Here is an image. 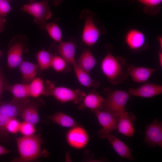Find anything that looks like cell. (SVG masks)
<instances>
[{
  "mask_svg": "<svg viewBox=\"0 0 162 162\" xmlns=\"http://www.w3.org/2000/svg\"><path fill=\"white\" fill-rule=\"evenodd\" d=\"M15 140L20 157L13 160L14 161L33 162L40 158L49 156L48 152L41 148L43 141L40 134L22 136L16 138Z\"/></svg>",
  "mask_w": 162,
  "mask_h": 162,
  "instance_id": "obj_1",
  "label": "cell"
},
{
  "mask_svg": "<svg viewBox=\"0 0 162 162\" xmlns=\"http://www.w3.org/2000/svg\"><path fill=\"white\" fill-rule=\"evenodd\" d=\"M128 65L123 58L114 56L108 51L101 62L100 68L108 81L116 85L128 79Z\"/></svg>",
  "mask_w": 162,
  "mask_h": 162,
  "instance_id": "obj_2",
  "label": "cell"
},
{
  "mask_svg": "<svg viewBox=\"0 0 162 162\" xmlns=\"http://www.w3.org/2000/svg\"><path fill=\"white\" fill-rule=\"evenodd\" d=\"M44 84L45 95L52 96L61 103L73 102L80 104L86 95L84 92L79 89L73 90L64 87H56L54 84L50 81H46Z\"/></svg>",
  "mask_w": 162,
  "mask_h": 162,
  "instance_id": "obj_3",
  "label": "cell"
},
{
  "mask_svg": "<svg viewBox=\"0 0 162 162\" xmlns=\"http://www.w3.org/2000/svg\"><path fill=\"white\" fill-rule=\"evenodd\" d=\"M106 95L104 99L103 109L118 116L125 111L126 105L130 98V94L125 91L114 90L110 88L104 90Z\"/></svg>",
  "mask_w": 162,
  "mask_h": 162,
  "instance_id": "obj_4",
  "label": "cell"
},
{
  "mask_svg": "<svg viewBox=\"0 0 162 162\" xmlns=\"http://www.w3.org/2000/svg\"><path fill=\"white\" fill-rule=\"evenodd\" d=\"M28 38L23 34L13 37L9 45L7 53V64L10 69L19 67L23 61V52L26 50Z\"/></svg>",
  "mask_w": 162,
  "mask_h": 162,
  "instance_id": "obj_5",
  "label": "cell"
},
{
  "mask_svg": "<svg viewBox=\"0 0 162 162\" xmlns=\"http://www.w3.org/2000/svg\"><path fill=\"white\" fill-rule=\"evenodd\" d=\"M80 18L85 23L82 35V41L88 46H92L97 42L100 35V30L95 23L93 13L86 9L82 10Z\"/></svg>",
  "mask_w": 162,
  "mask_h": 162,
  "instance_id": "obj_6",
  "label": "cell"
},
{
  "mask_svg": "<svg viewBox=\"0 0 162 162\" xmlns=\"http://www.w3.org/2000/svg\"><path fill=\"white\" fill-rule=\"evenodd\" d=\"M20 9L32 15L34 23L39 26L50 19L52 16L48 3L46 0L25 4L21 7Z\"/></svg>",
  "mask_w": 162,
  "mask_h": 162,
  "instance_id": "obj_7",
  "label": "cell"
},
{
  "mask_svg": "<svg viewBox=\"0 0 162 162\" xmlns=\"http://www.w3.org/2000/svg\"><path fill=\"white\" fill-rule=\"evenodd\" d=\"M124 40L128 47L134 52L144 50L148 46L144 33L136 29H131L127 32Z\"/></svg>",
  "mask_w": 162,
  "mask_h": 162,
  "instance_id": "obj_8",
  "label": "cell"
},
{
  "mask_svg": "<svg viewBox=\"0 0 162 162\" xmlns=\"http://www.w3.org/2000/svg\"><path fill=\"white\" fill-rule=\"evenodd\" d=\"M67 141L71 147L77 149L83 148L88 144L89 136L86 130L77 125L71 128L66 135Z\"/></svg>",
  "mask_w": 162,
  "mask_h": 162,
  "instance_id": "obj_9",
  "label": "cell"
},
{
  "mask_svg": "<svg viewBox=\"0 0 162 162\" xmlns=\"http://www.w3.org/2000/svg\"><path fill=\"white\" fill-rule=\"evenodd\" d=\"M98 134L101 139H107L115 151L121 157L134 160L130 148L116 136L103 129L98 131Z\"/></svg>",
  "mask_w": 162,
  "mask_h": 162,
  "instance_id": "obj_10",
  "label": "cell"
},
{
  "mask_svg": "<svg viewBox=\"0 0 162 162\" xmlns=\"http://www.w3.org/2000/svg\"><path fill=\"white\" fill-rule=\"evenodd\" d=\"M144 141L149 146L162 147V124L155 119L146 126Z\"/></svg>",
  "mask_w": 162,
  "mask_h": 162,
  "instance_id": "obj_11",
  "label": "cell"
},
{
  "mask_svg": "<svg viewBox=\"0 0 162 162\" xmlns=\"http://www.w3.org/2000/svg\"><path fill=\"white\" fill-rule=\"evenodd\" d=\"M27 98L23 100L13 99L10 101L0 104V113L10 118H17L31 101Z\"/></svg>",
  "mask_w": 162,
  "mask_h": 162,
  "instance_id": "obj_12",
  "label": "cell"
},
{
  "mask_svg": "<svg viewBox=\"0 0 162 162\" xmlns=\"http://www.w3.org/2000/svg\"><path fill=\"white\" fill-rule=\"evenodd\" d=\"M93 112L103 129L110 133L117 129L118 116L104 109H99Z\"/></svg>",
  "mask_w": 162,
  "mask_h": 162,
  "instance_id": "obj_13",
  "label": "cell"
},
{
  "mask_svg": "<svg viewBox=\"0 0 162 162\" xmlns=\"http://www.w3.org/2000/svg\"><path fill=\"white\" fill-rule=\"evenodd\" d=\"M129 93L134 96L151 98L162 93V86L154 83H145L138 87L130 88Z\"/></svg>",
  "mask_w": 162,
  "mask_h": 162,
  "instance_id": "obj_14",
  "label": "cell"
},
{
  "mask_svg": "<svg viewBox=\"0 0 162 162\" xmlns=\"http://www.w3.org/2000/svg\"><path fill=\"white\" fill-rule=\"evenodd\" d=\"M156 70L154 68L136 66L132 64L128 65L129 76L136 82L142 83L147 81Z\"/></svg>",
  "mask_w": 162,
  "mask_h": 162,
  "instance_id": "obj_15",
  "label": "cell"
},
{
  "mask_svg": "<svg viewBox=\"0 0 162 162\" xmlns=\"http://www.w3.org/2000/svg\"><path fill=\"white\" fill-rule=\"evenodd\" d=\"M104 99L94 91L85 95L78 108L80 110L88 108L93 112L99 109H103Z\"/></svg>",
  "mask_w": 162,
  "mask_h": 162,
  "instance_id": "obj_16",
  "label": "cell"
},
{
  "mask_svg": "<svg viewBox=\"0 0 162 162\" xmlns=\"http://www.w3.org/2000/svg\"><path fill=\"white\" fill-rule=\"evenodd\" d=\"M40 104L35 100H31L19 116L24 121L35 125L40 121L38 113V109Z\"/></svg>",
  "mask_w": 162,
  "mask_h": 162,
  "instance_id": "obj_17",
  "label": "cell"
},
{
  "mask_svg": "<svg viewBox=\"0 0 162 162\" xmlns=\"http://www.w3.org/2000/svg\"><path fill=\"white\" fill-rule=\"evenodd\" d=\"M126 111L118 117L117 128L119 133L128 137H132L135 131L133 126L132 117Z\"/></svg>",
  "mask_w": 162,
  "mask_h": 162,
  "instance_id": "obj_18",
  "label": "cell"
},
{
  "mask_svg": "<svg viewBox=\"0 0 162 162\" xmlns=\"http://www.w3.org/2000/svg\"><path fill=\"white\" fill-rule=\"evenodd\" d=\"M76 49L75 43L72 41H68L59 43L57 50L67 63L72 65L76 62L75 59Z\"/></svg>",
  "mask_w": 162,
  "mask_h": 162,
  "instance_id": "obj_19",
  "label": "cell"
},
{
  "mask_svg": "<svg viewBox=\"0 0 162 162\" xmlns=\"http://www.w3.org/2000/svg\"><path fill=\"white\" fill-rule=\"evenodd\" d=\"M72 66L76 76L81 84L88 87L98 88L100 84V81L93 79L89 73L80 68L76 62Z\"/></svg>",
  "mask_w": 162,
  "mask_h": 162,
  "instance_id": "obj_20",
  "label": "cell"
},
{
  "mask_svg": "<svg viewBox=\"0 0 162 162\" xmlns=\"http://www.w3.org/2000/svg\"><path fill=\"white\" fill-rule=\"evenodd\" d=\"M23 83L28 84L36 76L39 68L38 64L23 60L19 66Z\"/></svg>",
  "mask_w": 162,
  "mask_h": 162,
  "instance_id": "obj_21",
  "label": "cell"
},
{
  "mask_svg": "<svg viewBox=\"0 0 162 162\" xmlns=\"http://www.w3.org/2000/svg\"><path fill=\"white\" fill-rule=\"evenodd\" d=\"M76 62L80 68L89 73L96 64L97 61L90 50L86 49L82 52Z\"/></svg>",
  "mask_w": 162,
  "mask_h": 162,
  "instance_id": "obj_22",
  "label": "cell"
},
{
  "mask_svg": "<svg viewBox=\"0 0 162 162\" xmlns=\"http://www.w3.org/2000/svg\"><path fill=\"white\" fill-rule=\"evenodd\" d=\"M28 84L23 83L10 85L7 91L12 94L13 99L17 100H24L30 97Z\"/></svg>",
  "mask_w": 162,
  "mask_h": 162,
  "instance_id": "obj_23",
  "label": "cell"
},
{
  "mask_svg": "<svg viewBox=\"0 0 162 162\" xmlns=\"http://www.w3.org/2000/svg\"><path fill=\"white\" fill-rule=\"evenodd\" d=\"M49 119L54 123L64 128H72L78 125L71 117L62 112H59L50 116Z\"/></svg>",
  "mask_w": 162,
  "mask_h": 162,
  "instance_id": "obj_24",
  "label": "cell"
},
{
  "mask_svg": "<svg viewBox=\"0 0 162 162\" xmlns=\"http://www.w3.org/2000/svg\"><path fill=\"white\" fill-rule=\"evenodd\" d=\"M29 97L37 98L45 95V84L40 77L34 78L28 84Z\"/></svg>",
  "mask_w": 162,
  "mask_h": 162,
  "instance_id": "obj_25",
  "label": "cell"
},
{
  "mask_svg": "<svg viewBox=\"0 0 162 162\" xmlns=\"http://www.w3.org/2000/svg\"><path fill=\"white\" fill-rule=\"evenodd\" d=\"M39 26L40 29L46 30L53 40L59 43L62 42V33L61 30L56 23H47L45 22Z\"/></svg>",
  "mask_w": 162,
  "mask_h": 162,
  "instance_id": "obj_26",
  "label": "cell"
},
{
  "mask_svg": "<svg viewBox=\"0 0 162 162\" xmlns=\"http://www.w3.org/2000/svg\"><path fill=\"white\" fill-rule=\"evenodd\" d=\"M53 56L44 49L38 52L37 55V58L38 64L41 71L48 69L51 67Z\"/></svg>",
  "mask_w": 162,
  "mask_h": 162,
  "instance_id": "obj_27",
  "label": "cell"
},
{
  "mask_svg": "<svg viewBox=\"0 0 162 162\" xmlns=\"http://www.w3.org/2000/svg\"><path fill=\"white\" fill-rule=\"evenodd\" d=\"M11 118L0 113V142L7 143L9 140V133L7 128V124Z\"/></svg>",
  "mask_w": 162,
  "mask_h": 162,
  "instance_id": "obj_28",
  "label": "cell"
},
{
  "mask_svg": "<svg viewBox=\"0 0 162 162\" xmlns=\"http://www.w3.org/2000/svg\"><path fill=\"white\" fill-rule=\"evenodd\" d=\"M67 62L61 56H53L51 64V67L58 72L64 70L67 67Z\"/></svg>",
  "mask_w": 162,
  "mask_h": 162,
  "instance_id": "obj_29",
  "label": "cell"
},
{
  "mask_svg": "<svg viewBox=\"0 0 162 162\" xmlns=\"http://www.w3.org/2000/svg\"><path fill=\"white\" fill-rule=\"evenodd\" d=\"M36 131L34 125L24 121L21 122L19 132L23 136H32L35 134Z\"/></svg>",
  "mask_w": 162,
  "mask_h": 162,
  "instance_id": "obj_30",
  "label": "cell"
},
{
  "mask_svg": "<svg viewBox=\"0 0 162 162\" xmlns=\"http://www.w3.org/2000/svg\"><path fill=\"white\" fill-rule=\"evenodd\" d=\"M21 122L16 118H11L6 125L7 130L9 134H15L19 132Z\"/></svg>",
  "mask_w": 162,
  "mask_h": 162,
  "instance_id": "obj_31",
  "label": "cell"
},
{
  "mask_svg": "<svg viewBox=\"0 0 162 162\" xmlns=\"http://www.w3.org/2000/svg\"><path fill=\"white\" fill-rule=\"evenodd\" d=\"M144 6L146 9L158 8L162 2V0H136Z\"/></svg>",
  "mask_w": 162,
  "mask_h": 162,
  "instance_id": "obj_32",
  "label": "cell"
},
{
  "mask_svg": "<svg viewBox=\"0 0 162 162\" xmlns=\"http://www.w3.org/2000/svg\"><path fill=\"white\" fill-rule=\"evenodd\" d=\"M12 10V8L7 0H0V17H4Z\"/></svg>",
  "mask_w": 162,
  "mask_h": 162,
  "instance_id": "obj_33",
  "label": "cell"
},
{
  "mask_svg": "<svg viewBox=\"0 0 162 162\" xmlns=\"http://www.w3.org/2000/svg\"><path fill=\"white\" fill-rule=\"evenodd\" d=\"M10 84L7 81L3 72L0 67V104L2 101V97L4 92L7 91L8 87Z\"/></svg>",
  "mask_w": 162,
  "mask_h": 162,
  "instance_id": "obj_34",
  "label": "cell"
},
{
  "mask_svg": "<svg viewBox=\"0 0 162 162\" xmlns=\"http://www.w3.org/2000/svg\"><path fill=\"white\" fill-rule=\"evenodd\" d=\"M6 22L4 17H0V33L3 32L5 29Z\"/></svg>",
  "mask_w": 162,
  "mask_h": 162,
  "instance_id": "obj_35",
  "label": "cell"
},
{
  "mask_svg": "<svg viewBox=\"0 0 162 162\" xmlns=\"http://www.w3.org/2000/svg\"><path fill=\"white\" fill-rule=\"evenodd\" d=\"M10 152V151L0 145V156L7 154Z\"/></svg>",
  "mask_w": 162,
  "mask_h": 162,
  "instance_id": "obj_36",
  "label": "cell"
},
{
  "mask_svg": "<svg viewBox=\"0 0 162 162\" xmlns=\"http://www.w3.org/2000/svg\"><path fill=\"white\" fill-rule=\"evenodd\" d=\"M158 60L160 67H162V51H159L158 53Z\"/></svg>",
  "mask_w": 162,
  "mask_h": 162,
  "instance_id": "obj_37",
  "label": "cell"
},
{
  "mask_svg": "<svg viewBox=\"0 0 162 162\" xmlns=\"http://www.w3.org/2000/svg\"><path fill=\"white\" fill-rule=\"evenodd\" d=\"M158 40L159 43V46L160 47V51L162 50V38L161 36H159L158 38Z\"/></svg>",
  "mask_w": 162,
  "mask_h": 162,
  "instance_id": "obj_38",
  "label": "cell"
},
{
  "mask_svg": "<svg viewBox=\"0 0 162 162\" xmlns=\"http://www.w3.org/2000/svg\"><path fill=\"white\" fill-rule=\"evenodd\" d=\"M52 1L54 5L57 6L62 2V0H52Z\"/></svg>",
  "mask_w": 162,
  "mask_h": 162,
  "instance_id": "obj_39",
  "label": "cell"
},
{
  "mask_svg": "<svg viewBox=\"0 0 162 162\" xmlns=\"http://www.w3.org/2000/svg\"><path fill=\"white\" fill-rule=\"evenodd\" d=\"M4 52L0 50V59L1 57L4 54Z\"/></svg>",
  "mask_w": 162,
  "mask_h": 162,
  "instance_id": "obj_40",
  "label": "cell"
},
{
  "mask_svg": "<svg viewBox=\"0 0 162 162\" xmlns=\"http://www.w3.org/2000/svg\"><path fill=\"white\" fill-rule=\"evenodd\" d=\"M35 0H29L28 3H30L35 1Z\"/></svg>",
  "mask_w": 162,
  "mask_h": 162,
  "instance_id": "obj_41",
  "label": "cell"
},
{
  "mask_svg": "<svg viewBox=\"0 0 162 162\" xmlns=\"http://www.w3.org/2000/svg\"><path fill=\"white\" fill-rule=\"evenodd\" d=\"M7 0L9 2H10L11 0Z\"/></svg>",
  "mask_w": 162,
  "mask_h": 162,
  "instance_id": "obj_42",
  "label": "cell"
}]
</instances>
